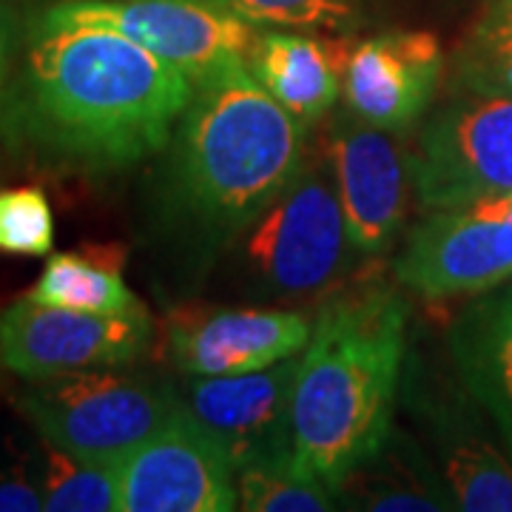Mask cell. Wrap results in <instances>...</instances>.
Masks as SVG:
<instances>
[{"instance_id":"cell-1","label":"cell","mask_w":512,"mask_h":512,"mask_svg":"<svg viewBox=\"0 0 512 512\" xmlns=\"http://www.w3.org/2000/svg\"><path fill=\"white\" fill-rule=\"evenodd\" d=\"M194 89L177 66L111 29L32 18L0 103V137L37 168L117 174L168 146Z\"/></svg>"},{"instance_id":"cell-2","label":"cell","mask_w":512,"mask_h":512,"mask_svg":"<svg viewBox=\"0 0 512 512\" xmlns=\"http://www.w3.org/2000/svg\"><path fill=\"white\" fill-rule=\"evenodd\" d=\"M165 148L160 228L197 262L248 234L308 163L305 123L262 89L248 63L197 83Z\"/></svg>"},{"instance_id":"cell-3","label":"cell","mask_w":512,"mask_h":512,"mask_svg":"<svg viewBox=\"0 0 512 512\" xmlns=\"http://www.w3.org/2000/svg\"><path fill=\"white\" fill-rule=\"evenodd\" d=\"M407 316V302L384 285L339 293L299 353L293 464L333 493L390 439Z\"/></svg>"},{"instance_id":"cell-4","label":"cell","mask_w":512,"mask_h":512,"mask_svg":"<svg viewBox=\"0 0 512 512\" xmlns=\"http://www.w3.org/2000/svg\"><path fill=\"white\" fill-rule=\"evenodd\" d=\"M183 407L168 384L117 367L40 379L20 399V410L49 447L100 464H120Z\"/></svg>"},{"instance_id":"cell-5","label":"cell","mask_w":512,"mask_h":512,"mask_svg":"<svg viewBox=\"0 0 512 512\" xmlns=\"http://www.w3.org/2000/svg\"><path fill=\"white\" fill-rule=\"evenodd\" d=\"M356 254L328 163L302 171L248 228L245 259L265 291L302 299L328 291Z\"/></svg>"},{"instance_id":"cell-6","label":"cell","mask_w":512,"mask_h":512,"mask_svg":"<svg viewBox=\"0 0 512 512\" xmlns=\"http://www.w3.org/2000/svg\"><path fill=\"white\" fill-rule=\"evenodd\" d=\"M35 20L111 29L177 66L194 86L248 63L262 35L222 0H57Z\"/></svg>"},{"instance_id":"cell-7","label":"cell","mask_w":512,"mask_h":512,"mask_svg":"<svg viewBox=\"0 0 512 512\" xmlns=\"http://www.w3.org/2000/svg\"><path fill=\"white\" fill-rule=\"evenodd\" d=\"M413 188L427 211L512 191V97H458L421 128L410 154Z\"/></svg>"},{"instance_id":"cell-8","label":"cell","mask_w":512,"mask_h":512,"mask_svg":"<svg viewBox=\"0 0 512 512\" xmlns=\"http://www.w3.org/2000/svg\"><path fill=\"white\" fill-rule=\"evenodd\" d=\"M151 333L146 308L89 313L40 305L26 296L0 311V367L29 382L94 367H123L146 353Z\"/></svg>"},{"instance_id":"cell-9","label":"cell","mask_w":512,"mask_h":512,"mask_svg":"<svg viewBox=\"0 0 512 512\" xmlns=\"http://www.w3.org/2000/svg\"><path fill=\"white\" fill-rule=\"evenodd\" d=\"M396 276L430 299L490 291L512 279V191L433 211L407 237Z\"/></svg>"},{"instance_id":"cell-10","label":"cell","mask_w":512,"mask_h":512,"mask_svg":"<svg viewBox=\"0 0 512 512\" xmlns=\"http://www.w3.org/2000/svg\"><path fill=\"white\" fill-rule=\"evenodd\" d=\"M120 512H231L237 470L222 444L183 407L120 461Z\"/></svg>"},{"instance_id":"cell-11","label":"cell","mask_w":512,"mask_h":512,"mask_svg":"<svg viewBox=\"0 0 512 512\" xmlns=\"http://www.w3.org/2000/svg\"><path fill=\"white\" fill-rule=\"evenodd\" d=\"M328 160L356 254L393 251L413 185L410 154L393 131L370 126L348 111L330 131Z\"/></svg>"},{"instance_id":"cell-12","label":"cell","mask_w":512,"mask_h":512,"mask_svg":"<svg viewBox=\"0 0 512 512\" xmlns=\"http://www.w3.org/2000/svg\"><path fill=\"white\" fill-rule=\"evenodd\" d=\"M299 353L234 376H194L188 413L220 441L234 470L293 458V390Z\"/></svg>"},{"instance_id":"cell-13","label":"cell","mask_w":512,"mask_h":512,"mask_svg":"<svg viewBox=\"0 0 512 512\" xmlns=\"http://www.w3.org/2000/svg\"><path fill=\"white\" fill-rule=\"evenodd\" d=\"M313 322L296 311L180 308L168 322V350L188 376H234L302 353Z\"/></svg>"},{"instance_id":"cell-14","label":"cell","mask_w":512,"mask_h":512,"mask_svg":"<svg viewBox=\"0 0 512 512\" xmlns=\"http://www.w3.org/2000/svg\"><path fill=\"white\" fill-rule=\"evenodd\" d=\"M444 74L439 37L384 32L345 57L342 92L350 114L384 131H404L430 109Z\"/></svg>"},{"instance_id":"cell-15","label":"cell","mask_w":512,"mask_h":512,"mask_svg":"<svg viewBox=\"0 0 512 512\" xmlns=\"http://www.w3.org/2000/svg\"><path fill=\"white\" fill-rule=\"evenodd\" d=\"M345 57L348 52L308 32L271 29L256 40L248 69L279 106L291 111L299 123L313 126L339 100Z\"/></svg>"},{"instance_id":"cell-16","label":"cell","mask_w":512,"mask_h":512,"mask_svg":"<svg viewBox=\"0 0 512 512\" xmlns=\"http://www.w3.org/2000/svg\"><path fill=\"white\" fill-rule=\"evenodd\" d=\"M450 348L467 390L493 416L512 458V291L464 313L453 325Z\"/></svg>"},{"instance_id":"cell-17","label":"cell","mask_w":512,"mask_h":512,"mask_svg":"<svg viewBox=\"0 0 512 512\" xmlns=\"http://www.w3.org/2000/svg\"><path fill=\"white\" fill-rule=\"evenodd\" d=\"M441 481L453 507L467 512H512V458L495 450L470 421L433 410Z\"/></svg>"},{"instance_id":"cell-18","label":"cell","mask_w":512,"mask_h":512,"mask_svg":"<svg viewBox=\"0 0 512 512\" xmlns=\"http://www.w3.org/2000/svg\"><path fill=\"white\" fill-rule=\"evenodd\" d=\"M120 248H86L77 254H52L35 288L32 302L89 313H131L143 302L128 291L120 274Z\"/></svg>"},{"instance_id":"cell-19","label":"cell","mask_w":512,"mask_h":512,"mask_svg":"<svg viewBox=\"0 0 512 512\" xmlns=\"http://www.w3.org/2000/svg\"><path fill=\"white\" fill-rule=\"evenodd\" d=\"M339 501H356L359 510H450V493L421 470L416 453L390 450V439L339 487ZM453 501V498H450Z\"/></svg>"},{"instance_id":"cell-20","label":"cell","mask_w":512,"mask_h":512,"mask_svg":"<svg viewBox=\"0 0 512 512\" xmlns=\"http://www.w3.org/2000/svg\"><path fill=\"white\" fill-rule=\"evenodd\" d=\"M120 464L83 461L49 447L43 467V510L111 512L120 510Z\"/></svg>"},{"instance_id":"cell-21","label":"cell","mask_w":512,"mask_h":512,"mask_svg":"<svg viewBox=\"0 0 512 512\" xmlns=\"http://www.w3.org/2000/svg\"><path fill=\"white\" fill-rule=\"evenodd\" d=\"M239 510L248 512H328L336 510V493L305 476L293 458L265 461L237 470Z\"/></svg>"},{"instance_id":"cell-22","label":"cell","mask_w":512,"mask_h":512,"mask_svg":"<svg viewBox=\"0 0 512 512\" xmlns=\"http://www.w3.org/2000/svg\"><path fill=\"white\" fill-rule=\"evenodd\" d=\"M222 3L259 29L345 35L356 26L353 0H222Z\"/></svg>"},{"instance_id":"cell-23","label":"cell","mask_w":512,"mask_h":512,"mask_svg":"<svg viewBox=\"0 0 512 512\" xmlns=\"http://www.w3.org/2000/svg\"><path fill=\"white\" fill-rule=\"evenodd\" d=\"M55 248V217L40 188L0 191V251L46 256Z\"/></svg>"},{"instance_id":"cell-24","label":"cell","mask_w":512,"mask_h":512,"mask_svg":"<svg viewBox=\"0 0 512 512\" xmlns=\"http://www.w3.org/2000/svg\"><path fill=\"white\" fill-rule=\"evenodd\" d=\"M456 83L464 92L512 97V46L470 49L456 55Z\"/></svg>"},{"instance_id":"cell-25","label":"cell","mask_w":512,"mask_h":512,"mask_svg":"<svg viewBox=\"0 0 512 512\" xmlns=\"http://www.w3.org/2000/svg\"><path fill=\"white\" fill-rule=\"evenodd\" d=\"M20 46H23V26H20L18 12L12 0H0V103L6 97L9 80L18 66Z\"/></svg>"},{"instance_id":"cell-26","label":"cell","mask_w":512,"mask_h":512,"mask_svg":"<svg viewBox=\"0 0 512 512\" xmlns=\"http://www.w3.org/2000/svg\"><path fill=\"white\" fill-rule=\"evenodd\" d=\"M470 49H501L512 46V0H495L478 23L476 35L467 40Z\"/></svg>"},{"instance_id":"cell-27","label":"cell","mask_w":512,"mask_h":512,"mask_svg":"<svg viewBox=\"0 0 512 512\" xmlns=\"http://www.w3.org/2000/svg\"><path fill=\"white\" fill-rule=\"evenodd\" d=\"M43 510V493L29 481H0V512H35Z\"/></svg>"}]
</instances>
